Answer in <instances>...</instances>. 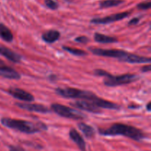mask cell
<instances>
[{
  "label": "cell",
  "mask_w": 151,
  "mask_h": 151,
  "mask_svg": "<svg viewBox=\"0 0 151 151\" xmlns=\"http://www.w3.org/2000/svg\"><path fill=\"white\" fill-rule=\"evenodd\" d=\"M100 135L106 137L123 136L135 141H141L146 137L142 130L122 123H114L106 129H99Z\"/></svg>",
  "instance_id": "cell-1"
},
{
  "label": "cell",
  "mask_w": 151,
  "mask_h": 151,
  "mask_svg": "<svg viewBox=\"0 0 151 151\" xmlns=\"http://www.w3.org/2000/svg\"><path fill=\"white\" fill-rule=\"evenodd\" d=\"M90 52L95 55L104 56V57L114 58L122 62H128L130 63H150V58L139 56L135 54L127 52L121 50H106L101 48H89Z\"/></svg>",
  "instance_id": "cell-2"
},
{
  "label": "cell",
  "mask_w": 151,
  "mask_h": 151,
  "mask_svg": "<svg viewBox=\"0 0 151 151\" xmlns=\"http://www.w3.org/2000/svg\"><path fill=\"white\" fill-rule=\"evenodd\" d=\"M142 71L143 72H147L150 71V65H146V66H143L142 69Z\"/></svg>",
  "instance_id": "cell-26"
},
{
  "label": "cell",
  "mask_w": 151,
  "mask_h": 151,
  "mask_svg": "<svg viewBox=\"0 0 151 151\" xmlns=\"http://www.w3.org/2000/svg\"><path fill=\"white\" fill-rule=\"evenodd\" d=\"M70 104L73 107L81 109V110L86 111L94 114L100 113V108L97 107L94 104H92L90 102L86 101V100H78V101H75L73 103H71Z\"/></svg>",
  "instance_id": "cell-10"
},
{
  "label": "cell",
  "mask_w": 151,
  "mask_h": 151,
  "mask_svg": "<svg viewBox=\"0 0 151 151\" xmlns=\"http://www.w3.org/2000/svg\"><path fill=\"white\" fill-rule=\"evenodd\" d=\"M131 14L130 12H122V13H115V14L111 15V16H106L104 18H95L91 20L92 24H106L113 23L114 22L122 20L128 17Z\"/></svg>",
  "instance_id": "cell-7"
},
{
  "label": "cell",
  "mask_w": 151,
  "mask_h": 151,
  "mask_svg": "<svg viewBox=\"0 0 151 151\" xmlns=\"http://www.w3.org/2000/svg\"><path fill=\"white\" fill-rule=\"evenodd\" d=\"M1 123L7 128L27 134H36L47 130V125L41 122H32L22 119L3 117L1 119Z\"/></svg>",
  "instance_id": "cell-3"
},
{
  "label": "cell",
  "mask_w": 151,
  "mask_h": 151,
  "mask_svg": "<svg viewBox=\"0 0 151 151\" xmlns=\"http://www.w3.org/2000/svg\"><path fill=\"white\" fill-rule=\"evenodd\" d=\"M56 94L65 98L81 99V100H86L91 103L93 99L96 97V94L93 92L78 89L75 88H57L55 89Z\"/></svg>",
  "instance_id": "cell-4"
},
{
  "label": "cell",
  "mask_w": 151,
  "mask_h": 151,
  "mask_svg": "<svg viewBox=\"0 0 151 151\" xmlns=\"http://www.w3.org/2000/svg\"><path fill=\"white\" fill-rule=\"evenodd\" d=\"M123 2V0H103L100 2V7L101 8H109V7H116Z\"/></svg>",
  "instance_id": "cell-19"
},
{
  "label": "cell",
  "mask_w": 151,
  "mask_h": 151,
  "mask_svg": "<svg viewBox=\"0 0 151 151\" xmlns=\"http://www.w3.org/2000/svg\"><path fill=\"white\" fill-rule=\"evenodd\" d=\"M94 38L97 42L101 44H111V43L117 42V38L114 37L101 34L100 32H96L94 35Z\"/></svg>",
  "instance_id": "cell-16"
},
{
  "label": "cell",
  "mask_w": 151,
  "mask_h": 151,
  "mask_svg": "<svg viewBox=\"0 0 151 151\" xmlns=\"http://www.w3.org/2000/svg\"><path fill=\"white\" fill-rule=\"evenodd\" d=\"M94 74L95 75H97V76L105 77V78H107V77L110 75V73L108 72L107 71L103 70V69H95V70L94 71Z\"/></svg>",
  "instance_id": "cell-22"
},
{
  "label": "cell",
  "mask_w": 151,
  "mask_h": 151,
  "mask_svg": "<svg viewBox=\"0 0 151 151\" xmlns=\"http://www.w3.org/2000/svg\"><path fill=\"white\" fill-rule=\"evenodd\" d=\"M8 93L14 98L25 102H32L34 100V97L27 91L17 88V87H10L8 89Z\"/></svg>",
  "instance_id": "cell-8"
},
{
  "label": "cell",
  "mask_w": 151,
  "mask_h": 151,
  "mask_svg": "<svg viewBox=\"0 0 151 151\" xmlns=\"http://www.w3.org/2000/svg\"><path fill=\"white\" fill-rule=\"evenodd\" d=\"M60 33L55 29H50L42 35V39L48 44H52L60 38Z\"/></svg>",
  "instance_id": "cell-15"
},
{
  "label": "cell",
  "mask_w": 151,
  "mask_h": 151,
  "mask_svg": "<svg viewBox=\"0 0 151 151\" xmlns=\"http://www.w3.org/2000/svg\"><path fill=\"white\" fill-rule=\"evenodd\" d=\"M91 103L94 104V106H97V107L103 108V109H112V110H119L121 109V107L119 105L116 104L114 103H112V102L108 101V100H104V99L100 98V97H97V96H96L93 99Z\"/></svg>",
  "instance_id": "cell-12"
},
{
  "label": "cell",
  "mask_w": 151,
  "mask_h": 151,
  "mask_svg": "<svg viewBox=\"0 0 151 151\" xmlns=\"http://www.w3.org/2000/svg\"><path fill=\"white\" fill-rule=\"evenodd\" d=\"M78 126L86 138L91 139L94 137V135H95V131L90 125L83 123V122H80V123H78Z\"/></svg>",
  "instance_id": "cell-17"
},
{
  "label": "cell",
  "mask_w": 151,
  "mask_h": 151,
  "mask_svg": "<svg viewBox=\"0 0 151 151\" xmlns=\"http://www.w3.org/2000/svg\"><path fill=\"white\" fill-rule=\"evenodd\" d=\"M140 18L139 17H137V18H134V19H131V21L128 23V25H135L137 24H138V22H139Z\"/></svg>",
  "instance_id": "cell-25"
},
{
  "label": "cell",
  "mask_w": 151,
  "mask_h": 151,
  "mask_svg": "<svg viewBox=\"0 0 151 151\" xmlns=\"http://www.w3.org/2000/svg\"><path fill=\"white\" fill-rule=\"evenodd\" d=\"M0 55L6 58L7 60L13 62V63H19L22 60V56L18 53L15 52L10 49L4 46L0 45Z\"/></svg>",
  "instance_id": "cell-13"
},
{
  "label": "cell",
  "mask_w": 151,
  "mask_h": 151,
  "mask_svg": "<svg viewBox=\"0 0 151 151\" xmlns=\"http://www.w3.org/2000/svg\"><path fill=\"white\" fill-rule=\"evenodd\" d=\"M150 6H151V3L150 1H145V2H142L137 4V8L139 9V10H146L150 9Z\"/></svg>",
  "instance_id": "cell-23"
},
{
  "label": "cell",
  "mask_w": 151,
  "mask_h": 151,
  "mask_svg": "<svg viewBox=\"0 0 151 151\" xmlns=\"http://www.w3.org/2000/svg\"><path fill=\"white\" fill-rule=\"evenodd\" d=\"M150 103H147V110L148 111H150Z\"/></svg>",
  "instance_id": "cell-29"
},
{
  "label": "cell",
  "mask_w": 151,
  "mask_h": 151,
  "mask_svg": "<svg viewBox=\"0 0 151 151\" xmlns=\"http://www.w3.org/2000/svg\"><path fill=\"white\" fill-rule=\"evenodd\" d=\"M51 109L55 113L58 114L59 116H63V117L75 119V120L84 119L86 118V116L83 114L78 111L75 109H71V108L68 107V106L58 104V103H53V104H52Z\"/></svg>",
  "instance_id": "cell-5"
},
{
  "label": "cell",
  "mask_w": 151,
  "mask_h": 151,
  "mask_svg": "<svg viewBox=\"0 0 151 151\" xmlns=\"http://www.w3.org/2000/svg\"><path fill=\"white\" fill-rule=\"evenodd\" d=\"M69 137L78 146L80 150L81 151H86V142L84 141L83 138L81 137V134L78 133L75 128H72L69 131Z\"/></svg>",
  "instance_id": "cell-14"
},
{
  "label": "cell",
  "mask_w": 151,
  "mask_h": 151,
  "mask_svg": "<svg viewBox=\"0 0 151 151\" xmlns=\"http://www.w3.org/2000/svg\"><path fill=\"white\" fill-rule=\"evenodd\" d=\"M0 37L7 42H10L13 39V35L10 29L7 26L1 23H0Z\"/></svg>",
  "instance_id": "cell-18"
},
{
  "label": "cell",
  "mask_w": 151,
  "mask_h": 151,
  "mask_svg": "<svg viewBox=\"0 0 151 151\" xmlns=\"http://www.w3.org/2000/svg\"><path fill=\"white\" fill-rule=\"evenodd\" d=\"M139 79V77L134 74H124V75L114 76L111 74L106 78L104 81V84L106 86L114 87L121 85L129 84Z\"/></svg>",
  "instance_id": "cell-6"
},
{
  "label": "cell",
  "mask_w": 151,
  "mask_h": 151,
  "mask_svg": "<svg viewBox=\"0 0 151 151\" xmlns=\"http://www.w3.org/2000/svg\"><path fill=\"white\" fill-rule=\"evenodd\" d=\"M0 76L7 79L19 80L21 78V75L18 72L7 66L4 63L2 60H0Z\"/></svg>",
  "instance_id": "cell-9"
},
{
  "label": "cell",
  "mask_w": 151,
  "mask_h": 151,
  "mask_svg": "<svg viewBox=\"0 0 151 151\" xmlns=\"http://www.w3.org/2000/svg\"><path fill=\"white\" fill-rule=\"evenodd\" d=\"M63 50L76 56H85L87 55V52H86L84 50H79V49L77 48H72V47H66V46H63Z\"/></svg>",
  "instance_id": "cell-20"
},
{
  "label": "cell",
  "mask_w": 151,
  "mask_h": 151,
  "mask_svg": "<svg viewBox=\"0 0 151 151\" xmlns=\"http://www.w3.org/2000/svg\"><path fill=\"white\" fill-rule=\"evenodd\" d=\"M65 1H67V2H72V1H73V0H65Z\"/></svg>",
  "instance_id": "cell-30"
},
{
  "label": "cell",
  "mask_w": 151,
  "mask_h": 151,
  "mask_svg": "<svg viewBox=\"0 0 151 151\" xmlns=\"http://www.w3.org/2000/svg\"><path fill=\"white\" fill-rule=\"evenodd\" d=\"M44 4L48 8L51 10H57L58 8V4L54 0H44Z\"/></svg>",
  "instance_id": "cell-21"
},
{
  "label": "cell",
  "mask_w": 151,
  "mask_h": 151,
  "mask_svg": "<svg viewBox=\"0 0 151 151\" xmlns=\"http://www.w3.org/2000/svg\"><path fill=\"white\" fill-rule=\"evenodd\" d=\"M15 105L19 108H20V109L26 111H29L37 112V113L41 114H47L50 112V109L48 108L41 104H29V103H16Z\"/></svg>",
  "instance_id": "cell-11"
},
{
  "label": "cell",
  "mask_w": 151,
  "mask_h": 151,
  "mask_svg": "<svg viewBox=\"0 0 151 151\" xmlns=\"http://www.w3.org/2000/svg\"><path fill=\"white\" fill-rule=\"evenodd\" d=\"M9 151H22L20 149H19L18 147H14V146H10L9 147Z\"/></svg>",
  "instance_id": "cell-27"
},
{
  "label": "cell",
  "mask_w": 151,
  "mask_h": 151,
  "mask_svg": "<svg viewBox=\"0 0 151 151\" xmlns=\"http://www.w3.org/2000/svg\"><path fill=\"white\" fill-rule=\"evenodd\" d=\"M56 78H57V77H56V75H52L50 76V79L51 80V81H53V80H55Z\"/></svg>",
  "instance_id": "cell-28"
},
{
  "label": "cell",
  "mask_w": 151,
  "mask_h": 151,
  "mask_svg": "<svg viewBox=\"0 0 151 151\" xmlns=\"http://www.w3.org/2000/svg\"><path fill=\"white\" fill-rule=\"evenodd\" d=\"M75 41L76 42L81 43V44H86V43H88L89 41V39L86 36L82 35V36H78L76 38H75Z\"/></svg>",
  "instance_id": "cell-24"
}]
</instances>
